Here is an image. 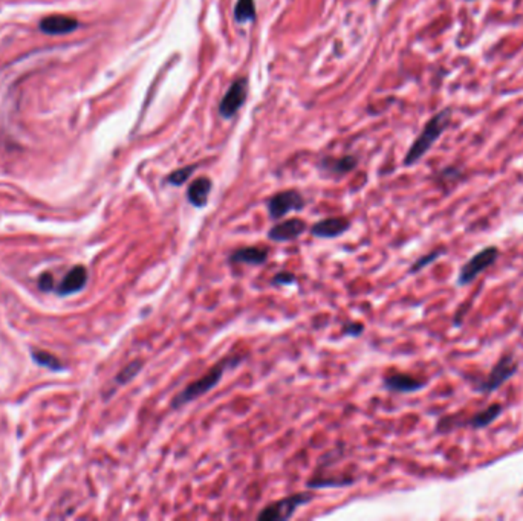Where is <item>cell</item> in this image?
Masks as SVG:
<instances>
[{"label":"cell","instance_id":"6da1fadb","mask_svg":"<svg viewBox=\"0 0 523 521\" xmlns=\"http://www.w3.org/2000/svg\"><path fill=\"white\" fill-rule=\"evenodd\" d=\"M245 358H247L245 355L244 356L231 355V356H227V358L224 360H220L216 365H213V367L206 374H203L202 378L190 382L186 389H184L179 394H176V396L173 398L171 407L182 408L184 405H187L193 401H196L198 398L203 396V394H207L222 381V378H224V374H225V370L236 367V365H239Z\"/></svg>","mask_w":523,"mask_h":521},{"label":"cell","instance_id":"7a4b0ae2","mask_svg":"<svg viewBox=\"0 0 523 521\" xmlns=\"http://www.w3.org/2000/svg\"><path fill=\"white\" fill-rule=\"evenodd\" d=\"M450 120H451V109H444L427 121V124L424 125L422 132L420 133V137L416 138V141L412 144V147L405 154L404 158L405 167L415 166L416 162H420L424 154L433 147V144L441 138V134L449 129Z\"/></svg>","mask_w":523,"mask_h":521},{"label":"cell","instance_id":"3957f363","mask_svg":"<svg viewBox=\"0 0 523 521\" xmlns=\"http://www.w3.org/2000/svg\"><path fill=\"white\" fill-rule=\"evenodd\" d=\"M519 370V361L514 353H503L499 361L483 379L474 381V390L478 393L490 394L499 390L503 384L508 382Z\"/></svg>","mask_w":523,"mask_h":521},{"label":"cell","instance_id":"277c9868","mask_svg":"<svg viewBox=\"0 0 523 521\" xmlns=\"http://www.w3.org/2000/svg\"><path fill=\"white\" fill-rule=\"evenodd\" d=\"M500 251L496 245H490L482 248L479 253L474 254L470 260L465 262L458 274V285L468 286L474 280H476L482 273H485L488 268H491L499 260Z\"/></svg>","mask_w":523,"mask_h":521},{"label":"cell","instance_id":"5b68a950","mask_svg":"<svg viewBox=\"0 0 523 521\" xmlns=\"http://www.w3.org/2000/svg\"><path fill=\"white\" fill-rule=\"evenodd\" d=\"M314 500V496L311 492H300V494H293L289 497H285L274 503L268 505L262 513L257 515V520L260 521H277V520H288L296 514V510L308 505L309 501Z\"/></svg>","mask_w":523,"mask_h":521},{"label":"cell","instance_id":"8992f818","mask_svg":"<svg viewBox=\"0 0 523 521\" xmlns=\"http://www.w3.org/2000/svg\"><path fill=\"white\" fill-rule=\"evenodd\" d=\"M305 207V199L296 190H288L277 193L268 200V211L273 219H280L291 211H300Z\"/></svg>","mask_w":523,"mask_h":521},{"label":"cell","instance_id":"52a82bcc","mask_svg":"<svg viewBox=\"0 0 523 521\" xmlns=\"http://www.w3.org/2000/svg\"><path fill=\"white\" fill-rule=\"evenodd\" d=\"M247 93H248V83L245 79H239L232 83L219 105V112L222 117L224 118L235 117L236 112L242 108V104L245 103Z\"/></svg>","mask_w":523,"mask_h":521},{"label":"cell","instance_id":"ba28073f","mask_svg":"<svg viewBox=\"0 0 523 521\" xmlns=\"http://www.w3.org/2000/svg\"><path fill=\"white\" fill-rule=\"evenodd\" d=\"M308 225L302 219H288L282 224H277L268 231V239L273 242H291L302 236Z\"/></svg>","mask_w":523,"mask_h":521},{"label":"cell","instance_id":"9c48e42d","mask_svg":"<svg viewBox=\"0 0 523 521\" xmlns=\"http://www.w3.org/2000/svg\"><path fill=\"white\" fill-rule=\"evenodd\" d=\"M427 381L407 373H393L384 378V387L395 393H415L422 390Z\"/></svg>","mask_w":523,"mask_h":521},{"label":"cell","instance_id":"30bf717a","mask_svg":"<svg viewBox=\"0 0 523 521\" xmlns=\"http://www.w3.org/2000/svg\"><path fill=\"white\" fill-rule=\"evenodd\" d=\"M351 227L346 217H329L317 222L311 227V233L314 237L320 239H335L343 236Z\"/></svg>","mask_w":523,"mask_h":521},{"label":"cell","instance_id":"8fae6325","mask_svg":"<svg viewBox=\"0 0 523 521\" xmlns=\"http://www.w3.org/2000/svg\"><path fill=\"white\" fill-rule=\"evenodd\" d=\"M503 411V407L500 403H491L487 408H483L478 413H474L473 416L463 420V427H468L471 430H482L490 427L494 420L500 418Z\"/></svg>","mask_w":523,"mask_h":521},{"label":"cell","instance_id":"7c38bea8","mask_svg":"<svg viewBox=\"0 0 523 521\" xmlns=\"http://www.w3.org/2000/svg\"><path fill=\"white\" fill-rule=\"evenodd\" d=\"M79 22L67 16H50L40 22V30L50 35H62L77 30Z\"/></svg>","mask_w":523,"mask_h":521},{"label":"cell","instance_id":"4fadbf2b","mask_svg":"<svg viewBox=\"0 0 523 521\" xmlns=\"http://www.w3.org/2000/svg\"><path fill=\"white\" fill-rule=\"evenodd\" d=\"M87 283V271L84 266H75L64 275L60 286H58V294L60 295H72L80 292Z\"/></svg>","mask_w":523,"mask_h":521},{"label":"cell","instance_id":"5bb4252c","mask_svg":"<svg viewBox=\"0 0 523 521\" xmlns=\"http://www.w3.org/2000/svg\"><path fill=\"white\" fill-rule=\"evenodd\" d=\"M266 260H268V251L264 248H257V246L239 248L230 256L231 263H245V265H254V266L265 265Z\"/></svg>","mask_w":523,"mask_h":521},{"label":"cell","instance_id":"9a60e30c","mask_svg":"<svg viewBox=\"0 0 523 521\" xmlns=\"http://www.w3.org/2000/svg\"><path fill=\"white\" fill-rule=\"evenodd\" d=\"M210 191H211V181L208 178H199L196 181H193L187 191L189 202L196 208L206 207L208 202Z\"/></svg>","mask_w":523,"mask_h":521},{"label":"cell","instance_id":"2e32d148","mask_svg":"<svg viewBox=\"0 0 523 521\" xmlns=\"http://www.w3.org/2000/svg\"><path fill=\"white\" fill-rule=\"evenodd\" d=\"M256 14V5L254 0H237L236 8H235V16L236 22L244 25L248 23L254 18Z\"/></svg>","mask_w":523,"mask_h":521},{"label":"cell","instance_id":"e0dca14e","mask_svg":"<svg viewBox=\"0 0 523 521\" xmlns=\"http://www.w3.org/2000/svg\"><path fill=\"white\" fill-rule=\"evenodd\" d=\"M444 254H445V249H434V251H430V253L421 256L418 260H416V262H413V265H412V266H410V269H409V273H410V274H416V273L422 271V269H425V268H427L429 265H432L433 262H436V260H438V258H439L441 256H444Z\"/></svg>","mask_w":523,"mask_h":521},{"label":"cell","instance_id":"ac0fdd59","mask_svg":"<svg viewBox=\"0 0 523 521\" xmlns=\"http://www.w3.org/2000/svg\"><path fill=\"white\" fill-rule=\"evenodd\" d=\"M33 360L38 365H43V367H47V369H51V370H60L62 369L60 360H57L55 356L51 355V353H46V352H42V350H35V352H33Z\"/></svg>","mask_w":523,"mask_h":521},{"label":"cell","instance_id":"d6986e66","mask_svg":"<svg viewBox=\"0 0 523 521\" xmlns=\"http://www.w3.org/2000/svg\"><path fill=\"white\" fill-rule=\"evenodd\" d=\"M141 369H142V361H133L129 365H125V367L118 373V376H116V384L124 385V384L133 381L135 376L140 373Z\"/></svg>","mask_w":523,"mask_h":521},{"label":"cell","instance_id":"ffe728a7","mask_svg":"<svg viewBox=\"0 0 523 521\" xmlns=\"http://www.w3.org/2000/svg\"><path fill=\"white\" fill-rule=\"evenodd\" d=\"M355 166H356V161L354 158H342V159L329 162L326 168L331 173H337V175H344V173L351 171Z\"/></svg>","mask_w":523,"mask_h":521},{"label":"cell","instance_id":"44dd1931","mask_svg":"<svg viewBox=\"0 0 523 521\" xmlns=\"http://www.w3.org/2000/svg\"><path fill=\"white\" fill-rule=\"evenodd\" d=\"M193 171H195V166L179 168V170L171 173V175L167 178V182H169V184H171V185H182V184H186L187 179L190 178V175H191Z\"/></svg>","mask_w":523,"mask_h":521},{"label":"cell","instance_id":"7402d4cb","mask_svg":"<svg viewBox=\"0 0 523 521\" xmlns=\"http://www.w3.org/2000/svg\"><path fill=\"white\" fill-rule=\"evenodd\" d=\"M273 283L277 285V286H286V285H294L296 283V275L291 274V273H279L274 275V280Z\"/></svg>","mask_w":523,"mask_h":521},{"label":"cell","instance_id":"603a6c76","mask_svg":"<svg viewBox=\"0 0 523 521\" xmlns=\"http://www.w3.org/2000/svg\"><path fill=\"white\" fill-rule=\"evenodd\" d=\"M38 287H40L42 291H45V292L46 291L47 292L52 291V287H54V277H52V274L46 273L40 278H38Z\"/></svg>","mask_w":523,"mask_h":521},{"label":"cell","instance_id":"cb8c5ba5","mask_svg":"<svg viewBox=\"0 0 523 521\" xmlns=\"http://www.w3.org/2000/svg\"><path fill=\"white\" fill-rule=\"evenodd\" d=\"M343 332L349 336H360L364 332V326L361 323H349Z\"/></svg>","mask_w":523,"mask_h":521},{"label":"cell","instance_id":"d4e9b609","mask_svg":"<svg viewBox=\"0 0 523 521\" xmlns=\"http://www.w3.org/2000/svg\"><path fill=\"white\" fill-rule=\"evenodd\" d=\"M467 2H473V0H467Z\"/></svg>","mask_w":523,"mask_h":521}]
</instances>
